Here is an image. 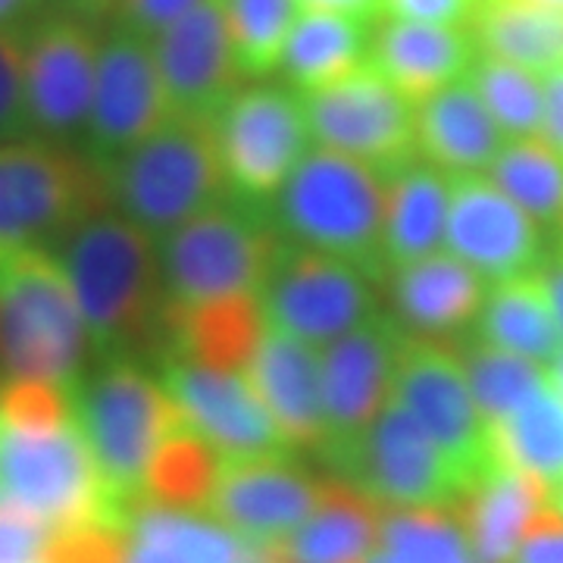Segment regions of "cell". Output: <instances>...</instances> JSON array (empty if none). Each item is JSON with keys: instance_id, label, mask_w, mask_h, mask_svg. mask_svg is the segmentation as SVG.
<instances>
[{"instance_id": "6da1fadb", "label": "cell", "mask_w": 563, "mask_h": 563, "mask_svg": "<svg viewBox=\"0 0 563 563\" xmlns=\"http://www.w3.org/2000/svg\"><path fill=\"white\" fill-rule=\"evenodd\" d=\"M0 498L51 536L125 520L81 435L69 385L0 379Z\"/></svg>"}, {"instance_id": "7a4b0ae2", "label": "cell", "mask_w": 563, "mask_h": 563, "mask_svg": "<svg viewBox=\"0 0 563 563\" xmlns=\"http://www.w3.org/2000/svg\"><path fill=\"white\" fill-rule=\"evenodd\" d=\"M88 329L95 361L135 357L161 332L163 279L157 239L117 210L81 220L57 247Z\"/></svg>"}, {"instance_id": "3957f363", "label": "cell", "mask_w": 563, "mask_h": 563, "mask_svg": "<svg viewBox=\"0 0 563 563\" xmlns=\"http://www.w3.org/2000/svg\"><path fill=\"white\" fill-rule=\"evenodd\" d=\"M279 235L257 207L225 201L157 239L166 322L257 303Z\"/></svg>"}, {"instance_id": "277c9868", "label": "cell", "mask_w": 563, "mask_h": 563, "mask_svg": "<svg viewBox=\"0 0 563 563\" xmlns=\"http://www.w3.org/2000/svg\"><path fill=\"white\" fill-rule=\"evenodd\" d=\"M69 391L103 485L129 510L144 498V485L163 444L185 422L163 391L157 373L144 369L135 357L95 361Z\"/></svg>"}, {"instance_id": "5b68a950", "label": "cell", "mask_w": 563, "mask_h": 563, "mask_svg": "<svg viewBox=\"0 0 563 563\" xmlns=\"http://www.w3.org/2000/svg\"><path fill=\"white\" fill-rule=\"evenodd\" d=\"M385 195L388 176L313 144L266 207L282 242L342 257L376 279L385 273Z\"/></svg>"}, {"instance_id": "8992f818", "label": "cell", "mask_w": 563, "mask_h": 563, "mask_svg": "<svg viewBox=\"0 0 563 563\" xmlns=\"http://www.w3.org/2000/svg\"><path fill=\"white\" fill-rule=\"evenodd\" d=\"M91 357L57 254L51 247L0 251V379L73 385Z\"/></svg>"}, {"instance_id": "52a82bcc", "label": "cell", "mask_w": 563, "mask_h": 563, "mask_svg": "<svg viewBox=\"0 0 563 563\" xmlns=\"http://www.w3.org/2000/svg\"><path fill=\"white\" fill-rule=\"evenodd\" d=\"M101 169L110 210L154 239L195 220L225 195L213 120L173 117Z\"/></svg>"}, {"instance_id": "ba28073f", "label": "cell", "mask_w": 563, "mask_h": 563, "mask_svg": "<svg viewBox=\"0 0 563 563\" xmlns=\"http://www.w3.org/2000/svg\"><path fill=\"white\" fill-rule=\"evenodd\" d=\"M107 207L101 163L38 135L0 141V251H54L81 220Z\"/></svg>"}, {"instance_id": "9c48e42d", "label": "cell", "mask_w": 563, "mask_h": 563, "mask_svg": "<svg viewBox=\"0 0 563 563\" xmlns=\"http://www.w3.org/2000/svg\"><path fill=\"white\" fill-rule=\"evenodd\" d=\"M332 476L383 510L457 507L470 485L401 404H385L357 439L322 451Z\"/></svg>"}, {"instance_id": "30bf717a", "label": "cell", "mask_w": 563, "mask_h": 563, "mask_svg": "<svg viewBox=\"0 0 563 563\" xmlns=\"http://www.w3.org/2000/svg\"><path fill=\"white\" fill-rule=\"evenodd\" d=\"M225 195L266 207L313 147L298 91L282 85L239 88L213 117Z\"/></svg>"}, {"instance_id": "8fae6325", "label": "cell", "mask_w": 563, "mask_h": 563, "mask_svg": "<svg viewBox=\"0 0 563 563\" xmlns=\"http://www.w3.org/2000/svg\"><path fill=\"white\" fill-rule=\"evenodd\" d=\"M257 310L266 325L322 347L379 313V301L373 279L354 263L279 239Z\"/></svg>"}, {"instance_id": "7c38bea8", "label": "cell", "mask_w": 563, "mask_h": 563, "mask_svg": "<svg viewBox=\"0 0 563 563\" xmlns=\"http://www.w3.org/2000/svg\"><path fill=\"white\" fill-rule=\"evenodd\" d=\"M157 379L181 422L220 461L295 454L266 413L247 363H217L163 351Z\"/></svg>"}, {"instance_id": "4fadbf2b", "label": "cell", "mask_w": 563, "mask_h": 563, "mask_svg": "<svg viewBox=\"0 0 563 563\" xmlns=\"http://www.w3.org/2000/svg\"><path fill=\"white\" fill-rule=\"evenodd\" d=\"M317 147L391 176L417 157V107L366 60L335 85L301 95Z\"/></svg>"}, {"instance_id": "5bb4252c", "label": "cell", "mask_w": 563, "mask_h": 563, "mask_svg": "<svg viewBox=\"0 0 563 563\" xmlns=\"http://www.w3.org/2000/svg\"><path fill=\"white\" fill-rule=\"evenodd\" d=\"M395 401L442 448L463 483L473 485L495 463L488 422L473 401L457 347L404 335L395 373Z\"/></svg>"}, {"instance_id": "9a60e30c", "label": "cell", "mask_w": 563, "mask_h": 563, "mask_svg": "<svg viewBox=\"0 0 563 563\" xmlns=\"http://www.w3.org/2000/svg\"><path fill=\"white\" fill-rule=\"evenodd\" d=\"M29 135L69 144L85 135L101 38L85 16L57 10L22 32Z\"/></svg>"}, {"instance_id": "2e32d148", "label": "cell", "mask_w": 563, "mask_h": 563, "mask_svg": "<svg viewBox=\"0 0 563 563\" xmlns=\"http://www.w3.org/2000/svg\"><path fill=\"white\" fill-rule=\"evenodd\" d=\"M176 117L154 63L151 41L117 29L101 38L98 79L85 139L95 163H110L139 147Z\"/></svg>"}, {"instance_id": "e0dca14e", "label": "cell", "mask_w": 563, "mask_h": 563, "mask_svg": "<svg viewBox=\"0 0 563 563\" xmlns=\"http://www.w3.org/2000/svg\"><path fill=\"white\" fill-rule=\"evenodd\" d=\"M320 492V476H310L291 454L220 461L201 514L247 544L269 551L307 520Z\"/></svg>"}, {"instance_id": "ac0fdd59", "label": "cell", "mask_w": 563, "mask_h": 563, "mask_svg": "<svg viewBox=\"0 0 563 563\" xmlns=\"http://www.w3.org/2000/svg\"><path fill=\"white\" fill-rule=\"evenodd\" d=\"M404 332L391 313H373L369 320L322 344V407L325 442L322 451L357 439L376 413L395 395V373Z\"/></svg>"}, {"instance_id": "d6986e66", "label": "cell", "mask_w": 563, "mask_h": 563, "mask_svg": "<svg viewBox=\"0 0 563 563\" xmlns=\"http://www.w3.org/2000/svg\"><path fill=\"white\" fill-rule=\"evenodd\" d=\"M451 203L444 251L488 285L539 273L544 266V235L488 176H448Z\"/></svg>"}, {"instance_id": "ffe728a7", "label": "cell", "mask_w": 563, "mask_h": 563, "mask_svg": "<svg viewBox=\"0 0 563 563\" xmlns=\"http://www.w3.org/2000/svg\"><path fill=\"white\" fill-rule=\"evenodd\" d=\"M154 63L176 117L213 120L242 88V69L222 0H203L151 38Z\"/></svg>"}, {"instance_id": "44dd1931", "label": "cell", "mask_w": 563, "mask_h": 563, "mask_svg": "<svg viewBox=\"0 0 563 563\" xmlns=\"http://www.w3.org/2000/svg\"><path fill=\"white\" fill-rule=\"evenodd\" d=\"M247 376L291 451H320L325 442L320 347L263 322Z\"/></svg>"}, {"instance_id": "7402d4cb", "label": "cell", "mask_w": 563, "mask_h": 563, "mask_svg": "<svg viewBox=\"0 0 563 563\" xmlns=\"http://www.w3.org/2000/svg\"><path fill=\"white\" fill-rule=\"evenodd\" d=\"M391 273V317L407 335L448 342L466 332L483 310L488 282L448 251H435Z\"/></svg>"}, {"instance_id": "603a6c76", "label": "cell", "mask_w": 563, "mask_h": 563, "mask_svg": "<svg viewBox=\"0 0 563 563\" xmlns=\"http://www.w3.org/2000/svg\"><path fill=\"white\" fill-rule=\"evenodd\" d=\"M476 57L479 51L470 29L379 16L369 32V63L413 107L466 79Z\"/></svg>"}, {"instance_id": "cb8c5ba5", "label": "cell", "mask_w": 563, "mask_h": 563, "mask_svg": "<svg viewBox=\"0 0 563 563\" xmlns=\"http://www.w3.org/2000/svg\"><path fill=\"white\" fill-rule=\"evenodd\" d=\"M261 548L201 510L139 501L122 520V563H254Z\"/></svg>"}, {"instance_id": "d4e9b609", "label": "cell", "mask_w": 563, "mask_h": 563, "mask_svg": "<svg viewBox=\"0 0 563 563\" xmlns=\"http://www.w3.org/2000/svg\"><path fill=\"white\" fill-rule=\"evenodd\" d=\"M507 139L466 79L417 103V157L444 176H485Z\"/></svg>"}, {"instance_id": "484cf974", "label": "cell", "mask_w": 563, "mask_h": 563, "mask_svg": "<svg viewBox=\"0 0 563 563\" xmlns=\"http://www.w3.org/2000/svg\"><path fill=\"white\" fill-rule=\"evenodd\" d=\"M454 510L476 563H510L532 526L548 514V488L495 461Z\"/></svg>"}, {"instance_id": "4316f807", "label": "cell", "mask_w": 563, "mask_h": 563, "mask_svg": "<svg viewBox=\"0 0 563 563\" xmlns=\"http://www.w3.org/2000/svg\"><path fill=\"white\" fill-rule=\"evenodd\" d=\"M383 507L354 485L322 476L317 507L288 539L269 548L282 563H366L379 536Z\"/></svg>"}, {"instance_id": "83f0119b", "label": "cell", "mask_w": 563, "mask_h": 563, "mask_svg": "<svg viewBox=\"0 0 563 563\" xmlns=\"http://www.w3.org/2000/svg\"><path fill=\"white\" fill-rule=\"evenodd\" d=\"M451 179L429 163L413 161L388 176L383 225L385 269L417 263L444 247Z\"/></svg>"}, {"instance_id": "f1b7e54d", "label": "cell", "mask_w": 563, "mask_h": 563, "mask_svg": "<svg viewBox=\"0 0 563 563\" xmlns=\"http://www.w3.org/2000/svg\"><path fill=\"white\" fill-rule=\"evenodd\" d=\"M470 329H473L470 339L526 357L544 369L563 347L561 329H558L554 310L548 301L542 273H529V276L488 285L483 310Z\"/></svg>"}, {"instance_id": "f546056e", "label": "cell", "mask_w": 563, "mask_h": 563, "mask_svg": "<svg viewBox=\"0 0 563 563\" xmlns=\"http://www.w3.org/2000/svg\"><path fill=\"white\" fill-rule=\"evenodd\" d=\"M369 32L373 25L354 16L301 10L282 51V76L298 95L335 85L369 60Z\"/></svg>"}, {"instance_id": "4dcf8cb0", "label": "cell", "mask_w": 563, "mask_h": 563, "mask_svg": "<svg viewBox=\"0 0 563 563\" xmlns=\"http://www.w3.org/2000/svg\"><path fill=\"white\" fill-rule=\"evenodd\" d=\"M470 35L483 57L548 76L563 66V13L532 0H479Z\"/></svg>"}, {"instance_id": "1f68e13d", "label": "cell", "mask_w": 563, "mask_h": 563, "mask_svg": "<svg viewBox=\"0 0 563 563\" xmlns=\"http://www.w3.org/2000/svg\"><path fill=\"white\" fill-rule=\"evenodd\" d=\"M488 435L498 463L532 476L548 492L563 483V395L551 383Z\"/></svg>"}, {"instance_id": "d6a6232c", "label": "cell", "mask_w": 563, "mask_h": 563, "mask_svg": "<svg viewBox=\"0 0 563 563\" xmlns=\"http://www.w3.org/2000/svg\"><path fill=\"white\" fill-rule=\"evenodd\" d=\"M366 563H476L454 507L383 510Z\"/></svg>"}, {"instance_id": "836d02e7", "label": "cell", "mask_w": 563, "mask_h": 563, "mask_svg": "<svg viewBox=\"0 0 563 563\" xmlns=\"http://www.w3.org/2000/svg\"><path fill=\"white\" fill-rule=\"evenodd\" d=\"M485 176L542 232L563 239V157L542 139L507 141Z\"/></svg>"}, {"instance_id": "e575fe53", "label": "cell", "mask_w": 563, "mask_h": 563, "mask_svg": "<svg viewBox=\"0 0 563 563\" xmlns=\"http://www.w3.org/2000/svg\"><path fill=\"white\" fill-rule=\"evenodd\" d=\"M463 373L473 391V401L479 413L492 426L504 422L510 413H517L526 401H532L544 385H548V369L539 363L498 351L492 344L466 339L457 344Z\"/></svg>"}, {"instance_id": "d590c367", "label": "cell", "mask_w": 563, "mask_h": 563, "mask_svg": "<svg viewBox=\"0 0 563 563\" xmlns=\"http://www.w3.org/2000/svg\"><path fill=\"white\" fill-rule=\"evenodd\" d=\"M466 81L479 95L488 117L501 129L507 141L539 139L542 132V76L529 73L523 66L476 57L470 66Z\"/></svg>"}, {"instance_id": "8d00e7d4", "label": "cell", "mask_w": 563, "mask_h": 563, "mask_svg": "<svg viewBox=\"0 0 563 563\" xmlns=\"http://www.w3.org/2000/svg\"><path fill=\"white\" fill-rule=\"evenodd\" d=\"M222 10L244 79L276 73L288 32L301 13L298 0H222Z\"/></svg>"}, {"instance_id": "74e56055", "label": "cell", "mask_w": 563, "mask_h": 563, "mask_svg": "<svg viewBox=\"0 0 563 563\" xmlns=\"http://www.w3.org/2000/svg\"><path fill=\"white\" fill-rule=\"evenodd\" d=\"M29 135L25 117V44L22 32L0 29V141Z\"/></svg>"}, {"instance_id": "f35d334b", "label": "cell", "mask_w": 563, "mask_h": 563, "mask_svg": "<svg viewBox=\"0 0 563 563\" xmlns=\"http://www.w3.org/2000/svg\"><path fill=\"white\" fill-rule=\"evenodd\" d=\"M41 563H122V523H98L54 532Z\"/></svg>"}, {"instance_id": "ab89813d", "label": "cell", "mask_w": 563, "mask_h": 563, "mask_svg": "<svg viewBox=\"0 0 563 563\" xmlns=\"http://www.w3.org/2000/svg\"><path fill=\"white\" fill-rule=\"evenodd\" d=\"M201 3L203 0H117L113 10L120 16V29L151 41Z\"/></svg>"}, {"instance_id": "60d3db41", "label": "cell", "mask_w": 563, "mask_h": 563, "mask_svg": "<svg viewBox=\"0 0 563 563\" xmlns=\"http://www.w3.org/2000/svg\"><path fill=\"white\" fill-rule=\"evenodd\" d=\"M476 7H479V0H383L379 16L466 29Z\"/></svg>"}, {"instance_id": "b9f144b4", "label": "cell", "mask_w": 563, "mask_h": 563, "mask_svg": "<svg viewBox=\"0 0 563 563\" xmlns=\"http://www.w3.org/2000/svg\"><path fill=\"white\" fill-rule=\"evenodd\" d=\"M510 563H563V520L551 510L526 536Z\"/></svg>"}, {"instance_id": "7bdbcfd3", "label": "cell", "mask_w": 563, "mask_h": 563, "mask_svg": "<svg viewBox=\"0 0 563 563\" xmlns=\"http://www.w3.org/2000/svg\"><path fill=\"white\" fill-rule=\"evenodd\" d=\"M539 139L563 157V66L542 76V132Z\"/></svg>"}, {"instance_id": "ee69618b", "label": "cell", "mask_w": 563, "mask_h": 563, "mask_svg": "<svg viewBox=\"0 0 563 563\" xmlns=\"http://www.w3.org/2000/svg\"><path fill=\"white\" fill-rule=\"evenodd\" d=\"M298 7L317 13H342L363 22H376L383 13V0H298Z\"/></svg>"}, {"instance_id": "f6af8a7d", "label": "cell", "mask_w": 563, "mask_h": 563, "mask_svg": "<svg viewBox=\"0 0 563 563\" xmlns=\"http://www.w3.org/2000/svg\"><path fill=\"white\" fill-rule=\"evenodd\" d=\"M544 282V291H548V301H551V310H554V320H558V329H561L563 339V257L558 254L554 261H544V266L539 269Z\"/></svg>"}, {"instance_id": "bcb514c9", "label": "cell", "mask_w": 563, "mask_h": 563, "mask_svg": "<svg viewBox=\"0 0 563 563\" xmlns=\"http://www.w3.org/2000/svg\"><path fill=\"white\" fill-rule=\"evenodd\" d=\"M66 13H76V16H95L103 10H113L117 0H57Z\"/></svg>"}, {"instance_id": "7dc6e473", "label": "cell", "mask_w": 563, "mask_h": 563, "mask_svg": "<svg viewBox=\"0 0 563 563\" xmlns=\"http://www.w3.org/2000/svg\"><path fill=\"white\" fill-rule=\"evenodd\" d=\"M38 0H0V29H13V22L22 20Z\"/></svg>"}, {"instance_id": "c3c4849f", "label": "cell", "mask_w": 563, "mask_h": 563, "mask_svg": "<svg viewBox=\"0 0 563 563\" xmlns=\"http://www.w3.org/2000/svg\"><path fill=\"white\" fill-rule=\"evenodd\" d=\"M548 383L554 385V388L563 395V347H561V354L548 363Z\"/></svg>"}, {"instance_id": "681fc988", "label": "cell", "mask_w": 563, "mask_h": 563, "mask_svg": "<svg viewBox=\"0 0 563 563\" xmlns=\"http://www.w3.org/2000/svg\"><path fill=\"white\" fill-rule=\"evenodd\" d=\"M548 510H551L554 517H561L563 520V483L554 485V488L548 492Z\"/></svg>"}, {"instance_id": "f907efd6", "label": "cell", "mask_w": 563, "mask_h": 563, "mask_svg": "<svg viewBox=\"0 0 563 563\" xmlns=\"http://www.w3.org/2000/svg\"><path fill=\"white\" fill-rule=\"evenodd\" d=\"M532 3H542V7H551V10L563 13V0H532Z\"/></svg>"}, {"instance_id": "816d5d0a", "label": "cell", "mask_w": 563, "mask_h": 563, "mask_svg": "<svg viewBox=\"0 0 563 563\" xmlns=\"http://www.w3.org/2000/svg\"><path fill=\"white\" fill-rule=\"evenodd\" d=\"M254 563H282V561H279V558H273L269 551H261V558H257Z\"/></svg>"}, {"instance_id": "f5cc1de1", "label": "cell", "mask_w": 563, "mask_h": 563, "mask_svg": "<svg viewBox=\"0 0 563 563\" xmlns=\"http://www.w3.org/2000/svg\"><path fill=\"white\" fill-rule=\"evenodd\" d=\"M0 563H41V558L38 561H3V558H0Z\"/></svg>"}, {"instance_id": "db71d44e", "label": "cell", "mask_w": 563, "mask_h": 563, "mask_svg": "<svg viewBox=\"0 0 563 563\" xmlns=\"http://www.w3.org/2000/svg\"><path fill=\"white\" fill-rule=\"evenodd\" d=\"M561 242H563V239H561ZM561 257H563V251H561Z\"/></svg>"}]
</instances>
